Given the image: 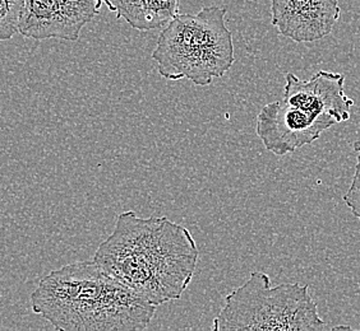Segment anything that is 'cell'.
Returning <instances> with one entry per match:
<instances>
[{
  "label": "cell",
  "mask_w": 360,
  "mask_h": 331,
  "mask_svg": "<svg viewBox=\"0 0 360 331\" xmlns=\"http://www.w3.org/2000/svg\"><path fill=\"white\" fill-rule=\"evenodd\" d=\"M336 124L333 119L280 100L261 109L257 115L256 133L267 151L276 156H286L312 144Z\"/></svg>",
  "instance_id": "obj_5"
},
{
  "label": "cell",
  "mask_w": 360,
  "mask_h": 331,
  "mask_svg": "<svg viewBox=\"0 0 360 331\" xmlns=\"http://www.w3.org/2000/svg\"><path fill=\"white\" fill-rule=\"evenodd\" d=\"M25 0H0V42L18 34Z\"/></svg>",
  "instance_id": "obj_10"
},
{
  "label": "cell",
  "mask_w": 360,
  "mask_h": 331,
  "mask_svg": "<svg viewBox=\"0 0 360 331\" xmlns=\"http://www.w3.org/2000/svg\"><path fill=\"white\" fill-rule=\"evenodd\" d=\"M104 0H25L18 34L37 41H77Z\"/></svg>",
  "instance_id": "obj_6"
},
{
  "label": "cell",
  "mask_w": 360,
  "mask_h": 331,
  "mask_svg": "<svg viewBox=\"0 0 360 331\" xmlns=\"http://www.w3.org/2000/svg\"><path fill=\"white\" fill-rule=\"evenodd\" d=\"M285 81V102L333 119L338 124L350 119L354 101L345 93V76L342 74L319 70L311 79L303 81L288 73Z\"/></svg>",
  "instance_id": "obj_8"
},
{
  "label": "cell",
  "mask_w": 360,
  "mask_h": 331,
  "mask_svg": "<svg viewBox=\"0 0 360 331\" xmlns=\"http://www.w3.org/2000/svg\"><path fill=\"white\" fill-rule=\"evenodd\" d=\"M110 12L139 31L167 26L179 14V0H104Z\"/></svg>",
  "instance_id": "obj_9"
},
{
  "label": "cell",
  "mask_w": 360,
  "mask_h": 331,
  "mask_svg": "<svg viewBox=\"0 0 360 331\" xmlns=\"http://www.w3.org/2000/svg\"><path fill=\"white\" fill-rule=\"evenodd\" d=\"M215 331H321L328 329L308 285H271L270 276L255 270L245 283L225 297L214 318Z\"/></svg>",
  "instance_id": "obj_4"
},
{
  "label": "cell",
  "mask_w": 360,
  "mask_h": 331,
  "mask_svg": "<svg viewBox=\"0 0 360 331\" xmlns=\"http://www.w3.org/2000/svg\"><path fill=\"white\" fill-rule=\"evenodd\" d=\"M200 250L188 228L167 217L119 214L94 262L155 306L179 299L193 279Z\"/></svg>",
  "instance_id": "obj_1"
},
{
  "label": "cell",
  "mask_w": 360,
  "mask_h": 331,
  "mask_svg": "<svg viewBox=\"0 0 360 331\" xmlns=\"http://www.w3.org/2000/svg\"><path fill=\"white\" fill-rule=\"evenodd\" d=\"M272 25L292 41L314 42L330 35L339 22V0H272Z\"/></svg>",
  "instance_id": "obj_7"
},
{
  "label": "cell",
  "mask_w": 360,
  "mask_h": 331,
  "mask_svg": "<svg viewBox=\"0 0 360 331\" xmlns=\"http://www.w3.org/2000/svg\"><path fill=\"white\" fill-rule=\"evenodd\" d=\"M354 151L356 153V165L354 173L353 181L347 193L344 195V201L352 213L360 219V140L354 142Z\"/></svg>",
  "instance_id": "obj_11"
},
{
  "label": "cell",
  "mask_w": 360,
  "mask_h": 331,
  "mask_svg": "<svg viewBox=\"0 0 360 331\" xmlns=\"http://www.w3.org/2000/svg\"><path fill=\"white\" fill-rule=\"evenodd\" d=\"M226 9L205 7L197 14H178L161 31L153 59L160 76L188 79L206 87L221 78L236 62Z\"/></svg>",
  "instance_id": "obj_3"
},
{
  "label": "cell",
  "mask_w": 360,
  "mask_h": 331,
  "mask_svg": "<svg viewBox=\"0 0 360 331\" xmlns=\"http://www.w3.org/2000/svg\"><path fill=\"white\" fill-rule=\"evenodd\" d=\"M31 304L36 315L59 331L145 330L158 310L94 260L49 273L31 295Z\"/></svg>",
  "instance_id": "obj_2"
}]
</instances>
